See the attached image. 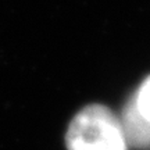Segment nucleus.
<instances>
[{
    "mask_svg": "<svg viewBox=\"0 0 150 150\" xmlns=\"http://www.w3.org/2000/svg\"><path fill=\"white\" fill-rule=\"evenodd\" d=\"M65 145L68 150H127L120 118L106 106L91 104L71 121Z\"/></svg>",
    "mask_w": 150,
    "mask_h": 150,
    "instance_id": "obj_1",
    "label": "nucleus"
},
{
    "mask_svg": "<svg viewBox=\"0 0 150 150\" xmlns=\"http://www.w3.org/2000/svg\"><path fill=\"white\" fill-rule=\"evenodd\" d=\"M120 121L127 143L142 149H150V124L138 112L131 99L124 108L122 118Z\"/></svg>",
    "mask_w": 150,
    "mask_h": 150,
    "instance_id": "obj_2",
    "label": "nucleus"
},
{
    "mask_svg": "<svg viewBox=\"0 0 150 150\" xmlns=\"http://www.w3.org/2000/svg\"><path fill=\"white\" fill-rule=\"evenodd\" d=\"M132 103L142 117L150 124V76H147L134 96L131 97Z\"/></svg>",
    "mask_w": 150,
    "mask_h": 150,
    "instance_id": "obj_3",
    "label": "nucleus"
}]
</instances>
